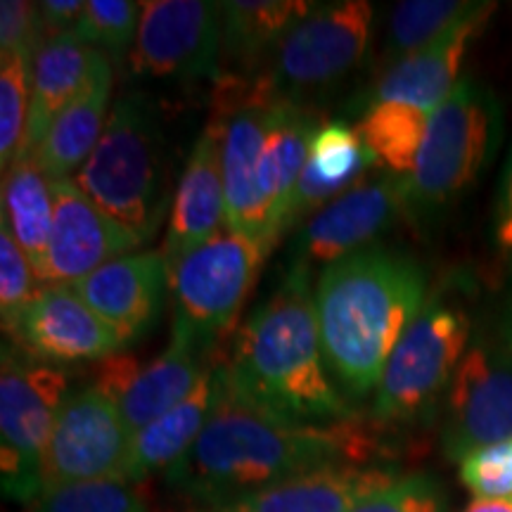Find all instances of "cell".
Wrapping results in <instances>:
<instances>
[{
  "label": "cell",
  "instance_id": "6da1fadb",
  "mask_svg": "<svg viewBox=\"0 0 512 512\" xmlns=\"http://www.w3.org/2000/svg\"><path fill=\"white\" fill-rule=\"evenodd\" d=\"M384 444L356 418L297 422L245 399L216 368V394L200 437L166 484L204 512L285 479L332 465H370Z\"/></svg>",
  "mask_w": 512,
  "mask_h": 512
},
{
  "label": "cell",
  "instance_id": "7a4b0ae2",
  "mask_svg": "<svg viewBox=\"0 0 512 512\" xmlns=\"http://www.w3.org/2000/svg\"><path fill=\"white\" fill-rule=\"evenodd\" d=\"M313 299L328 368L363 399L425 306L427 275L413 256L368 245L325 266Z\"/></svg>",
  "mask_w": 512,
  "mask_h": 512
},
{
  "label": "cell",
  "instance_id": "3957f363",
  "mask_svg": "<svg viewBox=\"0 0 512 512\" xmlns=\"http://www.w3.org/2000/svg\"><path fill=\"white\" fill-rule=\"evenodd\" d=\"M313 294L309 264L294 261L278 290L242 323L223 370L245 399L283 418H354L328 377Z\"/></svg>",
  "mask_w": 512,
  "mask_h": 512
},
{
  "label": "cell",
  "instance_id": "277c9868",
  "mask_svg": "<svg viewBox=\"0 0 512 512\" xmlns=\"http://www.w3.org/2000/svg\"><path fill=\"white\" fill-rule=\"evenodd\" d=\"M162 136L143 95L112 105L102 138L74 183L140 245L157 235L166 211Z\"/></svg>",
  "mask_w": 512,
  "mask_h": 512
},
{
  "label": "cell",
  "instance_id": "5b68a950",
  "mask_svg": "<svg viewBox=\"0 0 512 512\" xmlns=\"http://www.w3.org/2000/svg\"><path fill=\"white\" fill-rule=\"evenodd\" d=\"M216 126L221 140L226 226L247 235L271 254L280 240L278 211L271 183V117L273 102L261 98L249 79L221 76Z\"/></svg>",
  "mask_w": 512,
  "mask_h": 512
},
{
  "label": "cell",
  "instance_id": "8992f818",
  "mask_svg": "<svg viewBox=\"0 0 512 512\" xmlns=\"http://www.w3.org/2000/svg\"><path fill=\"white\" fill-rule=\"evenodd\" d=\"M501 110L494 93L470 76L456 83L427 119L418 162L408 176V204L430 214L477 181L498 143Z\"/></svg>",
  "mask_w": 512,
  "mask_h": 512
},
{
  "label": "cell",
  "instance_id": "52a82bcc",
  "mask_svg": "<svg viewBox=\"0 0 512 512\" xmlns=\"http://www.w3.org/2000/svg\"><path fill=\"white\" fill-rule=\"evenodd\" d=\"M373 5L339 0L316 5L275 43L252 76L254 91L266 100L297 102L354 72L368 50Z\"/></svg>",
  "mask_w": 512,
  "mask_h": 512
},
{
  "label": "cell",
  "instance_id": "ba28073f",
  "mask_svg": "<svg viewBox=\"0 0 512 512\" xmlns=\"http://www.w3.org/2000/svg\"><path fill=\"white\" fill-rule=\"evenodd\" d=\"M467 339V313L444 297L427 299L389 356L375 389L373 418L384 425L425 418L456 375Z\"/></svg>",
  "mask_w": 512,
  "mask_h": 512
},
{
  "label": "cell",
  "instance_id": "9c48e42d",
  "mask_svg": "<svg viewBox=\"0 0 512 512\" xmlns=\"http://www.w3.org/2000/svg\"><path fill=\"white\" fill-rule=\"evenodd\" d=\"M69 375L50 363L3 349L0 370V458L3 494L34 503L43 491V458L53 437Z\"/></svg>",
  "mask_w": 512,
  "mask_h": 512
},
{
  "label": "cell",
  "instance_id": "30bf717a",
  "mask_svg": "<svg viewBox=\"0 0 512 512\" xmlns=\"http://www.w3.org/2000/svg\"><path fill=\"white\" fill-rule=\"evenodd\" d=\"M266 259L264 247L228 226L181 256L169 275L176 323L214 344L235 325Z\"/></svg>",
  "mask_w": 512,
  "mask_h": 512
},
{
  "label": "cell",
  "instance_id": "8fae6325",
  "mask_svg": "<svg viewBox=\"0 0 512 512\" xmlns=\"http://www.w3.org/2000/svg\"><path fill=\"white\" fill-rule=\"evenodd\" d=\"M131 444L133 432L112 396L102 394L93 384L74 389L57 411L43 458V491L124 479Z\"/></svg>",
  "mask_w": 512,
  "mask_h": 512
},
{
  "label": "cell",
  "instance_id": "7c38bea8",
  "mask_svg": "<svg viewBox=\"0 0 512 512\" xmlns=\"http://www.w3.org/2000/svg\"><path fill=\"white\" fill-rule=\"evenodd\" d=\"M131 69L145 76L221 79L223 5L209 0H147Z\"/></svg>",
  "mask_w": 512,
  "mask_h": 512
},
{
  "label": "cell",
  "instance_id": "4fadbf2b",
  "mask_svg": "<svg viewBox=\"0 0 512 512\" xmlns=\"http://www.w3.org/2000/svg\"><path fill=\"white\" fill-rule=\"evenodd\" d=\"M512 439V358L503 344L477 339L451 380L444 451L463 460L482 446Z\"/></svg>",
  "mask_w": 512,
  "mask_h": 512
},
{
  "label": "cell",
  "instance_id": "5bb4252c",
  "mask_svg": "<svg viewBox=\"0 0 512 512\" xmlns=\"http://www.w3.org/2000/svg\"><path fill=\"white\" fill-rule=\"evenodd\" d=\"M8 335L43 363L102 361L124 349L117 332L67 285H41Z\"/></svg>",
  "mask_w": 512,
  "mask_h": 512
},
{
  "label": "cell",
  "instance_id": "9a60e30c",
  "mask_svg": "<svg viewBox=\"0 0 512 512\" xmlns=\"http://www.w3.org/2000/svg\"><path fill=\"white\" fill-rule=\"evenodd\" d=\"M408 204V176L384 174L361 178L354 188L318 211L299 235L297 249L304 264H332L351 252L373 245V240Z\"/></svg>",
  "mask_w": 512,
  "mask_h": 512
},
{
  "label": "cell",
  "instance_id": "2e32d148",
  "mask_svg": "<svg viewBox=\"0 0 512 512\" xmlns=\"http://www.w3.org/2000/svg\"><path fill=\"white\" fill-rule=\"evenodd\" d=\"M55 221L41 285H74L140 242L88 200L74 178L53 181Z\"/></svg>",
  "mask_w": 512,
  "mask_h": 512
},
{
  "label": "cell",
  "instance_id": "e0dca14e",
  "mask_svg": "<svg viewBox=\"0 0 512 512\" xmlns=\"http://www.w3.org/2000/svg\"><path fill=\"white\" fill-rule=\"evenodd\" d=\"M169 275L171 264L162 249H147L121 254L69 287L128 347L157 323Z\"/></svg>",
  "mask_w": 512,
  "mask_h": 512
},
{
  "label": "cell",
  "instance_id": "ac0fdd59",
  "mask_svg": "<svg viewBox=\"0 0 512 512\" xmlns=\"http://www.w3.org/2000/svg\"><path fill=\"white\" fill-rule=\"evenodd\" d=\"M226 228V190H223L221 140L209 124L192 147L178 181L169 214L162 254L169 264L197 249Z\"/></svg>",
  "mask_w": 512,
  "mask_h": 512
},
{
  "label": "cell",
  "instance_id": "d6986e66",
  "mask_svg": "<svg viewBox=\"0 0 512 512\" xmlns=\"http://www.w3.org/2000/svg\"><path fill=\"white\" fill-rule=\"evenodd\" d=\"M494 8L496 3H486L482 12L467 19L451 34L441 36L432 46L415 50V53L401 57L399 62L389 64L368 95V107L396 102V105L415 107L425 114L437 110L460 81L458 72L465 50Z\"/></svg>",
  "mask_w": 512,
  "mask_h": 512
},
{
  "label": "cell",
  "instance_id": "ffe728a7",
  "mask_svg": "<svg viewBox=\"0 0 512 512\" xmlns=\"http://www.w3.org/2000/svg\"><path fill=\"white\" fill-rule=\"evenodd\" d=\"M377 465H332L285 479L207 512H351L358 501L396 482Z\"/></svg>",
  "mask_w": 512,
  "mask_h": 512
},
{
  "label": "cell",
  "instance_id": "44dd1931",
  "mask_svg": "<svg viewBox=\"0 0 512 512\" xmlns=\"http://www.w3.org/2000/svg\"><path fill=\"white\" fill-rule=\"evenodd\" d=\"M114 72L112 62L102 50L93 48L91 72L79 95L64 107L50 131L34 152L36 164L50 181H64L69 174H79V169L93 155L95 145L102 138L107 119H110Z\"/></svg>",
  "mask_w": 512,
  "mask_h": 512
},
{
  "label": "cell",
  "instance_id": "7402d4cb",
  "mask_svg": "<svg viewBox=\"0 0 512 512\" xmlns=\"http://www.w3.org/2000/svg\"><path fill=\"white\" fill-rule=\"evenodd\" d=\"M211 349L214 344L202 342L183 323L174 320L169 347L140 370V375L119 399V411L133 434L162 418L195 392L204 373L214 366L209 361Z\"/></svg>",
  "mask_w": 512,
  "mask_h": 512
},
{
  "label": "cell",
  "instance_id": "603a6c76",
  "mask_svg": "<svg viewBox=\"0 0 512 512\" xmlns=\"http://www.w3.org/2000/svg\"><path fill=\"white\" fill-rule=\"evenodd\" d=\"M373 164H377V159L363 143L358 128H351L344 121H330L320 126L316 136L311 138L309 157L294 190L287 230L320 204L332 197L337 200L342 190L347 192L354 188Z\"/></svg>",
  "mask_w": 512,
  "mask_h": 512
},
{
  "label": "cell",
  "instance_id": "cb8c5ba5",
  "mask_svg": "<svg viewBox=\"0 0 512 512\" xmlns=\"http://www.w3.org/2000/svg\"><path fill=\"white\" fill-rule=\"evenodd\" d=\"M223 5V74L252 79L275 43L316 8L304 0H230Z\"/></svg>",
  "mask_w": 512,
  "mask_h": 512
},
{
  "label": "cell",
  "instance_id": "d4e9b609",
  "mask_svg": "<svg viewBox=\"0 0 512 512\" xmlns=\"http://www.w3.org/2000/svg\"><path fill=\"white\" fill-rule=\"evenodd\" d=\"M216 368L219 363L204 373L188 399L133 434L124 479L143 484L147 477L169 472L190 451L209 420L216 394Z\"/></svg>",
  "mask_w": 512,
  "mask_h": 512
},
{
  "label": "cell",
  "instance_id": "484cf974",
  "mask_svg": "<svg viewBox=\"0 0 512 512\" xmlns=\"http://www.w3.org/2000/svg\"><path fill=\"white\" fill-rule=\"evenodd\" d=\"M91 60L93 48L74 34L48 38L38 50L31 64V110L24 157L34 155L55 119L79 95L91 72Z\"/></svg>",
  "mask_w": 512,
  "mask_h": 512
},
{
  "label": "cell",
  "instance_id": "4316f807",
  "mask_svg": "<svg viewBox=\"0 0 512 512\" xmlns=\"http://www.w3.org/2000/svg\"><path fill=\"white\" fill-rule=\"evenodd\" d=\"M53 221V181L43 174L34 157H22L3 176V223L29 256L38 280L46 271Z\"/></svg>",
  "mask_w": 512,
  "mask_h": 512
},
{
  "label": "cell",
  "instance_id": "83f0119b",
  "mask_svg": "<svg viewBox=\"0 0 512 512\" xmlns=\"http://www.w3.org/2000/svg\"><path fill=\"white\" fill-rule=\"evenodd\" d=\"M486 3H467V0H406L399 3L389 17L384 60L389 64L401 57L432 46L441 36L451 34L467 19L482 12Z\"/></svg>",
  "mask_w": 512,
  "mask_h": 512
},
{
  "label": "cell",
  "instance_id": "f1b7e54d",
  "mask_svg": "<svg viewBox=\"0 0 512 512\" xmlns=\"http://www.w3.org/2000/svg\"><path fill=\"white\" fill-rule=\"evenodd\" d=\"M427 119L430 114L415 107L382 102L368 107L366 117L358 124V133L377 162L396 176H411L425 138Z\"/></svg>",
  "mask_w": 512,
  "mask_h": 512
},
{
  "label": "cell",
  "instance_id": "f546056e",
  "mask_svg": "<svg viewBox=\"0 0 512 512\" xmlns=\"http://www.w3.org/2000/svg\"><path fill=\"white\" fill-rule=\"evenodd\" d=\"M31 64L22 55H0V162L3 171L27 150L31 110Z\"/></svg>",
  "mask_w": 512,
  "mask_h": 512
},
{
  "label": "cell",
  "instance_id": "4dcf8cb0",
  "mask_svg": "<svg viewBox=\"0 0 512 512\" xmlns=\"http://www.w3.org/2000/svg\"><path fill=\"white\" fill-rule=\"evenodd\" d=\"M29 512H150L140 484L100 479L43 491Z\"/></svg>",
  "mask_w": 512,
  "mask_h": 512
},
{
  "label": "cell",
  "instance_id": "1f68e13d",
  "mask_svg": "<svg viewBox=\"0 0 512 512\" xmlns=\"http://www.w3.org/2000/svg\"><path fill=\"white\" fill-rule=\"evenodd\" d=\"M143 3L133 0H88L74 36L102 53H110L114 62L133 48L138 34Z\"/></svg>",
  "mask_w": 512,
  "mask_h": 512
},
{
  "label": "cell",
  "instance_id": "d6a6232c",
  "mask_svg": "<svg viewBox=\"0 0 512 512\" xmlns=\"http://www.w3.org/2000/svg\"><path fill=\"white\" fill-rule=\"evenodd\" d=\"M38 283L41 280H38L29 256L12 238L10 228L0 221V313H3L5 332H12L17 320L27 311L41 287Z\"/></svg>",
  "mask_w": 512,
  "mask_h": 512
},
{
  "label": "cell",
  "instance_id": "836d02e7",
  "mask_svg": "<svg viewBox=\"0 0 512 512\" xmlns=\"http://www.w3.org/2000/svg\"><path fill=\"white\" fill-rule=\"evenodd\" d=\"M460 482L477 498H512V439L467 453Z\"/></svg>",
  "mask_w": 512,
  "mask_h": 512
},
{
  "label": "cell",
  "instance_id": "e575fe53",
  "mask_svg": "<svg viewBox=\"0 0 512 512\" xmlns=\"http://www.w3.org/2000/svg\"><path fill=\"white\" fill-rule=\"evenodd\" d=\"M444 494L427 475L399 477L384 489L356 503L351 512H441Z\"/></svg>",
  "mask_w": 512,
  "mask_h": 512
},
{
  "label": "cell",
  "instance_id": "d590c367",
  "mask_svg": "<svg viewBox=\"0 0 512 512\" xmlns=\"http://www.w3.org/2000/svg\"><path fill=\"white\" fill-rule=\"evenodd\" d=\"M46 43L41 12L27 0H3L0 3V55H22L34 62L38 50Z\"/></svg>",
  "mask_w": 512,
  "mask_h": 512
},
{
  "label": "cell",
  "instance_id": "8d00e7d4",
  "mask_svg": "<svg viewBox=\"0 0 512 512\" xmlns=\"http://www.w3.org/2000/svg\"><path fill=\"white\" fill-rule=\"evenodd\" d=\"M140 370L143 368H140L136 356L119 351V354L102 358L100 368L95 370L93 387L100 389L102 394L112 396V399L119 403L121 396L126 394V389L131 387L133 380L140 375Z\"/></svg>",
  "mask_w": 512,
  "mask_h": 512
},
{
  "label": "cell",
  "instance_id": "74e56055",
  "mask_svg": "<svg viewBox=\"0 0 512 512\" xmlns=\"http://www.w3.org/2000/svg\"><path fill=\"white\" fill-rule=\"evenodd\" d=\"M38 12H41L43 34L48 41L60 34H74L76 24L86 12V3L83 0H46V3H38Z\"/></svg>",
  "mask_w": 512,
  "mask_h": 512
},
{
  "label": "cell",
  "instance_id": "f35d334b",
  "mask_svg": "<svg viewBox=\"0 0 512 512\" xmlns=\"http://www.w3.org/2000/svg\"><path fill=\"white\" fill-rule=\"evenodd\" d=\"M496 240L503 249L512 252V155L503 176V192L501 202H498V216H496Z\"/></svg>",
  "mask_w": 512,
  "mask_h": 512
},
{
  "label": "cell",
  "instance_id": "ab89813d",
  "mask_svg": "<svg viewBox=\"0 0 512 512\" xmlns=\"http://www.w3.org/2000/svg\"><path fill=\"white\" fill-rule=\"evenodd\" d=\"M465 512H512V498H475Z\"/></svg>",
  "mask_w": 512,
  "mask_h": 512
},
{
  "label": "cell",
  "instance_id": "60d3db41",
  "mask_svg": "<svg viewBox=\"0 0 512 512\" xmlns=\"http://www.w3.org/2000/svg\"><path fill=\"white\" fill-rule=\"evenodd\" d=\"M501 344L512 358V292L508 304H505V316H503V328H501Z\"/></svg>",
  "mask_w": 512,
  "mask_h": 512
}]
</instances>
